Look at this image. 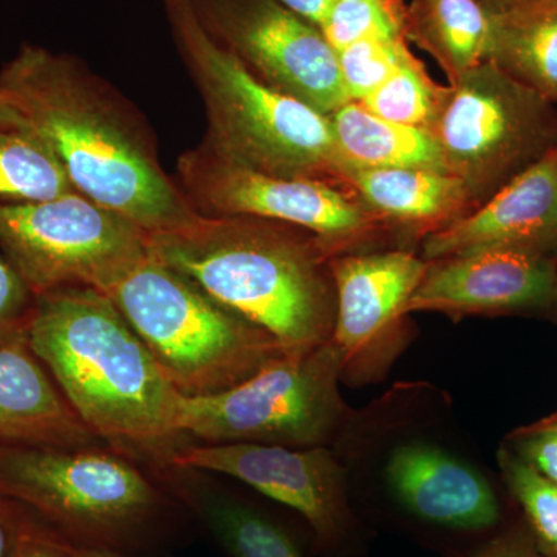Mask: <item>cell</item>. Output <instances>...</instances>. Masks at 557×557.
Listing matches in <instances>:
<instances>
[{"label": "cell", "instance_id": "27", "mask_svg": "<svg viewBox=\"0 0 557 557\" xmlns=\"http://www.w3.org/2000/svg\"><path fill=\"white\" fill-rule=\"evenodd\" d=\"M406 38H370L339 50L341 78L348 100L359 102L379 89L410 53Z\"/></svg>", "mask_w": 557, "mask_h": 557}, {"label": "cell", "instance_id": "7", "mask_svg": "<svg viewBox=\"0 0 557 557\" xmlns=\"http://www.w3.org/2000/svg\"><path fill=\"white\" fill-rule=\"evenodd\" d=\"M555 106L490 61L449 84L432 134L472 209L557 148Z\"/></svg>", "mask_w": 557, "mask_h": 557}, {"label": "cell", "instance_id": "34", "mask_svg": "<svg viewBox=\"0 0 557 557\" xmlns=\"http://www.w3.org/2000/svg\"><path fill=\"white\" fill-rule=\"evenodd\" d=\"M22 121L25 120L22 119L20 110L11 104V101L5 97L3 91H0V124L22 123Z\"/></svg>", "mask_w": 557, "mask_h": 557}, {"label": "cell", "instance_id": "10", "mask_svg": "<svg viewBox=\"0 0 557 557\" xmlns=\"http://www.w3.org/2000/svg\"><path fill=\"white\" fill-rule=\"evenodd\" d=\"M178 180V188L197 214L298 226L317 236L333 258L372 234L380 220L335 183L249 170L205 141L180 157Z\"/></svg>", "mask_w": 557, "mask_h": 557}, {"label": "cell", "instance_id": "22", "mask_svg": "<svg viewBox=\"0 0 557 557\" xmlns=\"http://www.w3.org/2000/svg\"><path fill=\"white\" fill-rule=\"evenodd\" d=\"M75 193L60 160L22 123L0 124V205L36 203Z\"/></svg>", "mask_w": 557, "mask_h": 557}, {"label": "cell", "instance_id": "15", "mask_svg": "<svg viewBox=\"0 0 557 557\" xmlns=\"http://www.w3.org/2000/svg\"><path fill=\"white\" fill-rule=\"evenodd\" d=\"M381 475L392 500L426 525L479 533L500 520V502L482 471L429 440H403L394 445Z\"/></svg>", "mask_w": 557, "mask_h": 557}, {"label": "cell", "instance_id": "24", "mask_svg": "<svg viewBox=\"0 0 557 557\" xmlns=\"http://www.w3.org/2000/svg\"><path fill=\"white\" fill-rule=\"evenodd\" d=\"M203 515L233 557H302L284 528L247 505L215 498L205 502Z\"/></svg>", "mask_w": 557, "mask_h": 557}, {"label": "cell", "instance_id": "37", "mask_svg": "<svg viewBox=\"0 0 557 557\" xmlns=\"http://www.w3.org/2000/svg\"><path fill=\"white\" fill-rule=\"evenodd\" d=\"M7 549H9V534H7L5 523L0 518V557L7 556Z\"/></svg>", "mask_w": 557, "mask_h": 557}, {"label": "cell", "instance_id": "8", "mask_svg": "<svg viewBox=\"0 0 557 557\" xmlns=\"http://www.w3.org/2000/svg\"><path fill=\"white\" fill-rule=\"evenodd\" d=\"M0 496L97 539L138 525L160 504L159 491L134 456L108 443L79 448L0 445Z\"/></svg>", "mask_w": 557, "mask_h": 557}, {"label": "cell", "instance_id": "20", "mask_svg": "<svg viewBox=\"0 0 557 557\" xmlns=\"http://www.w3.org/2000/svg\"><path fill=\"white\" fill-rule=\"evenodd\" d=\"M405 36L453 84L487 61L493 9L486 0H408Z\"/></svg>", "mask_w": 557, "mask_h": 557}, {"label": "cell", "instance_id": "30", "mask_svg": "<svg viewBox=\"0 0 557 557\" xmlns=\"http://www.w3.org/2000/svg\"><path fill=\"white\" fill-rule=\"evenodd\" d=\"M471 557H547L537 547L530 531L511 530L491 539Z\"/></svg>", "mask_w": 557, "mask_h": 557}, {"label": "cell", "instance_id": "33", "mask_svg": "<svg viewBox=\"0 0 557 557\" xmlns=\"http://www.w3.org/2000/svg\"><path fill=\"white\" fill-rule=\"evenodd\" d=\"M486 2L504 3V5L518 7V9L523 10L557 13V0H486Z\"/></svg>", "mask_w": 557, "mask_h": 557}, {"label": "cell", "instance_id": "32", "mask_svg": "<svg viewBox=\"0 0 557 557\" xmlns=\"http://www.w3.org/2000/svg\"><path fill=\"white\" fill-rule=\"evenodd\" d=\"M277 2L321 28L322 22L327 17L336 0H277Z\"/></svg>", "mask_w": 557, "mask_h": 557}, {"label": "cell", "instance_id": "12", "mask_svg": "<svg viewBox=\"0 0 557 557\" xmlns=\"http://www.w3.org/2000/svg\"><path fill=\"white\" fill-rule=\"evenodd\" d=\"M171 467L219 472L299 512L319 547L347 548L357 534L347 468L335 449L289 448L259 443H205L175 450Z\"/></svg>", "mask_w": 557, "mask_h": 557}, {"label": "cell", "instance_id": "31", "mask_svg": "<svg viewBox=\"0 0 557 557\" xmlns=\"http://www.w3.org/2000/svg\"><path fill=\"white\" fill-rule=\"evenodd\" d=\"M10 557H78L75 548H67L60 542L40 534H22L14 544Z\"/></svg>", "mask_w": 557, "mask_h": 557}, {"label": "cell", "instance_id": "29", "mask_svg": "<svg viewBox=\"0 0 557 557\" xmlns=\"http://www.w3.org/2000/svg\"><path fill=\"white\" fill-rule=\"evenodd\" d=\"M505 446L557 483V412L508 434Z\"/></svg>", "mask_w": 557, "mask_h": 557}, {"label": "cell", "instance_id": "13", "mask_svg": "<svg viewBox=\"0 0 557 557\" xmlns=\"http://www.w3.org/2000/svg\"><path fill=\"white\" fill-rule=\"evenodd\" d=\"M336 293L332 343L343 362V381L381 379L406 348V307L429 269L408 249L346 252L330 262Z\"/></svg>", "mask_w": 557, "mask_h": 557}, {"label": "cell", "instance_id": "11", "mask_svg": "<svg viewBox=\"0 0 557 557\" xmlns=\"http://www.w3.org/2000/svg\"><path fill=\"white\" fill-rule=\"evenodd\" d=\"M209 35L258 78L330 115L348 100L321 28L277 0H190Z\"/></svg>", "mask_w": 557, "mask_h": 557}, {"label": "cell", "instance_id": "5", "mask_svg": "<svg viewBox=\"0 0 557 557\" xmlns=\"http://www.w3.org/2000/svg\"><path fill=\"white\" fill-rule=\"evenodd\" d=\"M101 293L185 397L228 391L287 355L269 332L150 255Z\"/></svg>", "mask_w": 557, "mask_h": 557}, {"label": "cell", "instance_id": "1", "mask_svg": "<svg viewBox=\"0 0 557 557\" xmlns=\"http://www.w3.org/2000/svg\"><path fill=\"white\" fill-rule=\"evenodd\" d=\"M0 91L53 150L81 196L146 234L200 218L161 168L148 126L84 62L25 44L0 69Z\"/></svg>", "mask_w": 557, "mask_h": 557}, {"label": "cell", "instance_id": "21", "mask_svg": "<svg viewBox=\"0 0 557 557\" xmlns=\"http://www.w3.org/2000/svg\"><path fill=\"white\" fill-rule=\"evenodd\" d=\"M487 3L493 9L487 61L557 104V13Z\"/></svg>", "mask_w": 557, "mask_h": 557}, {"label": "cell", "instance_id": "19", "mask_svg": "<svg viewBox=\"0 0 557 557\" xmlns=\"http://www.w3.org/2000/svg\"><path fill=\"white\" fill-rule=\"evenodd\" d=\"M343 183L348 172L416 168L449 172L437 137L428 129L392 123L348 101L329 115Z\"/></svg>", "mask_w": 557, "mask_h": 557}, {"label": "cell", "instance_id": "25", "mask_svg": "<svg viewBox=\"0 0 557 557\" xmlns=\"http://www.w3.org/2000/svg\"><path fill=\"white\" fill-rule=\"evenodd\" d=\"M498 468L509 493L525 515L531 536L547 557H557V483L502 445Z\"/></svg>", "mask_w": 557, "mask_h": 557}, {"label": "cell", "instance_id": "18", "mask_svg": "<svg viewBox=\"0 0 557 557\" xmlns=\"http://www.w3.org/2000/svg\"><path fill=\"white\" fill-rule=\"evenodd\" d=\"M344 183L376 218L406 225H428L431 231L461 218L471 208L465 183L445 171L416 168L351 171Z\"/></svg>", "mask_w": 557, "mask_h": 557}, {"label": "cell", "instance_id": "36", "mask_svg": "<svg viewBox=\"0 0 557 557\" xmlns=\"http://www.w3.org/2000/svg\"><path fill=\"white\" fill-rule=\"evenodd\" d=\"M545 317L557 322V258L555 259V282H553L552 299H549L548 309Z\"/></svg>", "mask_w": 557, "mask_h": 557}, {"label": "cell", "instance_id": "28", "mask_svg": "<svg viewBox=\"0 0 557 557\" xmlns=\"http://www.w3.org/2000/svg\"><path fill=\"white\" fill-rule=\"evenodd\" d=\"M36 295L0 249V346L27 343Z\"/></svg>", "mask_w": 557, "mask_h": 557}, {"label": "cell", "instance_id": "23", "mask_svg": "<svg viewBox=\"0 0 557 557\" xmlns=\"http://www.w3.org/2000/svg\"><path fill=\"white\" fill-rule=\"evenodd\" d=\"M448 97L449 84L435 83L410 51L397 72L358 104L392 123L432 132Z\"/></svg>", "mask_w": 557, "mask_h": 557}, {"label": "cell", "instance_id": "16", "mask_svg": "<svg viewBox=\"0 0 557 557\" xmlns=\"http://www.w3.org/2000/svg\"><path fill=\"white\" fill-rule=\"evenodd\" d=\"M486 248L518 249L557 258V148L421 244L428 262Z\"/></svg>", "mask_w": 557, "mask_h": 557}, {"label": "cell", "instance_id": "2", "mask_svg": "<svg viewBox=\"0 0 557 557\" xmlns=\"http://www.w3.org/2000/svg\"><path fill=\"white\" fill-rule=\"evenodd\" d=\"M27 344L102 442L168 465L186 445L177 424L183 394L104 293L69 287L36 296Z\"/></svg>", "mask_w": 557, "mask_h": 557}, {"label": "cell", "instance_id": "35", "mask_svg": "<svg viewBox=\"0 0 557 557\" xmlns=\"http://www.w3.org/2000/svg\"><path fill=\"white\" fill-rule=\"evenodd\" d=\"M76 556L78 557H131L123 555V553L115 552V549L108 547H83L75 548Z\"/></svg>", "mask_w": 557, "mask_h": 557}, {"label": "cell", "instance_id": "4", "mask_svg": "<svg viewBox=\"0 0 557 557\" xmlns=\"http://www.w3.org/2000/svg\"><path fill=\"white\" fill-rule=\"evenodd\" d=\"M175 42L199 87L208 143L249 170L343 183L327 115L258 78L201 24L190 0H163Z\"/></svg>", "mask_w": 557, "mask_h": 557}, {"label": "cell", "instance_id": "3", "mask_svg": "<svg viewBox=\"0 0 557 557\" xmlns=\"http://www.w3.org/2000/svg\"><path fill=\"white\" fill-rule=\"evenodd\" d=\"M148 251L269 332L287 355L332 341L333 256L309 231L265 219L200 215L189 225L148 234Z\"/></svg>", "mask_w": 557, "mask_h": 557}, {"label": "cell", "instance_id": "6", "mask_svg": "<svg viewBox=\"0 0 557 557\" xmlns=\"http://www.w3.org/2000/svg\"><path fill=\"white\" fill-rule=\"evenodd\" d=\"M338 348L332 341L309 354L284 355L244 383L178 405V429L205 443L317 448L335 445L357 413L344 401Z\"/></svg>", "mask_w": 557, "mask_h": 557}, {"label": "cell", "instance_id": "26", "mask_svg": "<svg viewBox=\"0 0 557 557\" xmlns=\"http://www.w3.org/2000/svg\"><path fill=\"white\" fill-rule=\"evenodd\" d=\"M408 0H336L321 32L338 53L358 40L406 38Z\"/></svg>", "mask_w": 557, "mask_h": 557}, {"label": "cell", "instance_id": "17", "mask_svg": "<svg viewBox=\"0 0 557 557\" xmlns=\"http://www.w3.org/2000/svg\"><path fill=\"white\" fill-rule=\"evenodd\" d=\"M27 343L0 346V445H100Z\"/></svg>", "mask_w": 557, "mask_h": 557}, {"label": "cell", "instance_id": "14", "mask_svg": "<svg viewBox=\"0 0 557 557\" xmlns=\"http://www.w3.org/2000/svg\"><path fill=\"white\" fill-rule=\"evenodd\" d=\"M553 282L555 259L518 249H478L429 262L406 314L545 313Z\"/></svg>", "mask_w": 557, "mask_h": 557}, {"label": "cell", "instance_id": "9", "mask_svg": "<svg viewBox=\"0 0 557 557\" xmlns=\"http://www.w3.org/2000/svg\"><path fill=\"white\" fill-rule=\"evenodd\" d=\"M0 249L36 296L69 287L106 292L149 255L145 231L76 190L0 205Z\"/></svg>", "mask_w": 557, "mask_h": 557}]
</instances>
